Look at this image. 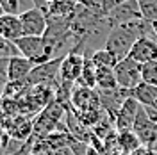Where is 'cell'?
I'll return each mask as SVG.
<instances>
[{
    "label": "cell",
    "mask_w": 157,
    "mask_h": 155,
    "mask_svg": "<svg viewBox=\"0 0 157 155\" xmlns=\"http://www.w3.org/2000/svg\"><path fill=\"white\" fill-rule=\"evenodd\" d=\"M14 45L18 47L20 54L23 57L29 59L34 66L45 64V62H48V61L57 57L54 48L50 47L48 41L45 39V36H23Z\"/></svg>",
    "instance_id": "cell-1"
},
{
    "label": "cell",
    "mask_w": 157,
    "mask_h": 155,
    "mask_svg": "<svg viewBox=\"0 0 157 155\" xmlns=\"http://www.w3.org/2000/svg\"><path fill=\"white\" fill-rule=\"evenodd\" d=\"M136 41L137 38L134 36V32L128 29L127 25H116V27H113L109 30V34L105 36L104 48L109 50L120 62L121 59L128 57V54H130V50H132Z\"/></svg>",
    "instance_id": "cell-2"
},
{
    "label": "cell",
    "mask_w": 157,
    "mask_h": 155,
    "mask_svg": "<svg viewBox=\"0 0 157 155\" xmlns=\"http://www.w3.org/2000/svg\"><path fill=\"white\" fill-rule=\"evenodd\" d=\"M86 41H78L75 43V47L71 50H68L63 57L61 62V70H59V78L64 80V82H71V84H77L82 68H84V59H86Z\"/></svg>",
    "instance_id": "cell-3"
},
{
    "label": "cell",
    "mask_w": 157,
    "mask_h": 155,
    "mask_svg": "<svg viewBox=\"0 0 157 155\" xmlns=\"http://www.w3.org/2000/svg\"><path fill=\"white\" fill-rule=\"evenodd\" d=\"M114 75H116L118 86L123 87V89H128V91H134L143 82L141 64L130 57H125L118 62L116 68H114Z\"/></svg>",
    "instance_id": "cell-4"
},
{
    "label": "cell",
    "mask_w": 157,
    "mask_h": 155,
    "mask_svg": "<svg viewBox=\"0 0 157 155\" xmlns=\"http://www.w3.org/2000/svg\"><path fill=\"white\" fill-rule=\"evenodd\" d=\"M70 104H71V107H73V111H75V112L102 109L98 89L82 87V86H78V84H75L73 91H71V100H70Z\"/></svg>",
    "instance_id": "cell-5"
},
{
    "label": "cell",
    "mask_w": 157,
    "mask_h": 155,
    "mask_svg": "<svg viewBox=\"0 0 157 155\" xmlns=\"http://www.w3.org/2000/svg\"><path fill=\"white\" fill-rule=\"evenodd\" d=\"M20 21H21L23 36H45L47 27H48L47 14L36 7H30V9L20 13Z\"/></svg>",
    "instance_id": "cell-6"
},
{
    "label": "cell",
    "mask_w": 157,
    "mask_h": 155,
    "mask_svg": "<svg viewBox=\"0 0 157 155\" xmlns=\"http://www.w3.org/2000/svg\"><path fill=\"white\" fill-rule=\"evenodd\" d=\"M98 95H100L102 109H104L109 116L113 118V121H114L118 111H120L121 105L125 104V100H127L128 96H132V91L123 89V87H114V89H98Z\"/></svg>",
    "instance_id": "cell-7"
},
{
    "label": "cell",
    "mask_w": 157,
    "mask_h": 155,
    "mask_svg": "<svg viewBox=\"0 0 157 155\" xmlns=\"http://www.w3.org/2000/svg\"><path fill=\"white\" fill-rule=\"evenodd\" d=\"M139 109H141V104L134 96H128L125 100V104L121 105V109L118 111L116 118H114V128L118 132H127V130L134 128Z\"/></svg>",
    "instance_id": "cell-8"
},
{
    "label": "cell",
    "mask_w": 157,
    "mask_h": 155,
    "mask_svg": "<svg viewBox=\"0 0 157 155\" xmlns=\"http://www.w3.org/2000/svg\"><path fill=\"white\" fill-rule=\"evenodd\" d=\"M134 134L139 137L143 148H148L154 141L157 139V128L154 125V121L150 119V116L147 114V109L141 105L139 112H137V118H136V123H134Z\"/></svg>",
    "instance_id": "cell-9"
},
{
    "label": "cell",
    "mask_w": 157,
    "mask_h": 155,
    "mask_svg": "<svg viewBox=\"0 0 157 155\" xmlns=\"http://www.w3.org/2000/svg\"><path fill=\"white\" fill-rule=\"evenodd\" d=\"M128 57L134 59L139 64H147L152 61H157V39L152 38H139L134 43Z\"/></svg>",
    "instance_id": "cell-10"
},
{
    "label": "cell",
    "mask_w": 157,
    "mask_h": 155,
    "mask_svg": "<svg viewBox=\"0 0 157 155\" xmlns=\"http://www.w3.org/2000/svg\"><path fill=\"white\" fill-rule=\"evenodd\" d=\"M139 18H141V13H139V7H137V0L118 4L113 9V13L109 14V21H111L113 27L123 25V23H128L132 20H139Z\"/></svg>",
    "instance_id": "cell-11"
},
{
    "label": "cell",
    "mask_w": 157,
    "mask_h": 155,
    "mask_svg": "<svg viewBox=\"0 0 157 155\" xmlns=\"http://www.w3.org/2000/svg\"><path fill=\"white\" fill-rule=\"evenodd\" d=\"M34 70V64L23 55H14L7 61V80L9 82H21L27 80L30 71Z\"/></svg>",
    "instance_id": "cell-12"
},
{
    "label": "cell",
    "mask_w": 157,
    "mask_h": 155,
    "mask_svg": "<svg viewBox=\"0 0 157 155\" xmlns=\"http://www.w3.org/2000/svg\"><path fill=\"white\" fill-rule=\"evenodd\" d=\"M0 36L16 43L20 38H23V29H21V21H20V14H4L0 18Z\"/></svg>",
    "instance_id": "cell-13"
},
{
    "label": "cell",
    "mask_w": 157,
    "mask_h": 155,
    "mask_svg": "<svg viewBox=\"0 0 157 155\" xmlns=\"http://www.w3.org/2000/svg\"><path fill=\"white\" fill-rule=\"evenodd\" d=\"M116 148L123 155H132L137 150H141L143 145H141L139 137L134 134V130H127V132H118L116 134Z\"/></svg>",
    "instance_id": "cell-14"
},
{
    "label": "cell",
    "mask_w": 157,
    "mask_h": 155,
    "mask_svg": "<svg viewBox=\"0 0 157 155\" xmlns=\"http://www.w3.org/2000/svg\"><path fill=\"white\" fill-rule=\"evenodd\" d=\"M78 4L75 0H54L50 2L48 18H73Z\"/></svg>",
    "instance_id": "cell-15"
},
{
    "label": "cell",
    "mask_w": 157,
    "mask_h": 155,
    "mask_svg": "<svg viewBox=\"0 0 157 155\" xmlns=\"http://www.w3.org/2000/svg\"><path fill=\"white\" fill-rule=\"evenodd\" d=\"M132 96L136 98L143 107H157V86L141 82L132 91Z\"/></svg>",
    "instance_id": "cell-16"
},
{
    "label": "cell",
    "mask_w": 157,
    "mask_h": 155,
    "mask_svg": "<svg viewBox=\"0 0 157 155\" xmlns=\"http://www.w3.org/2000/svg\"><path fill=\"white\" fill-rule=\"evenodd\" d=\"M7 130L9 137H14V139H27L30 136V132L34 130V125L30 123L25 116H18V118H13V123L11 125L4 127Z\"/></svg>",
    "instance_id": "cell-17"
},
{
    "label": "cell",
    "mask_w": 157,
    "mask_h": 155,
    "mask_svg": "<svg viewBox=\"0 0 157 155\" xmlns=\"http://www.w3.org/2000/svg\"><path fill=\"white\" fill-rule=\"evenodd\" d=\"M77 84L82 86V87L97 89V66H95V62L91 61V55H88V54H86L84 68H82V73H80V78H78Z\"/></svg>",
    "instance_id": "cell-18"
},
{
    "label": "cell",
    "mask_w": 157,
    "mask_h": 155,
    "mask_svg": "<svg viewBox=\"0 0 157 155\" xmlns=\"http://www.w3.org/2000/svg\"><path fill=\"white\" fill-rule=\"evenodd\" d=\"M118 86L114 68H97V89H114Z\"/></svg>",
    "instance_id": "cell-19"
},
{
    "label": "cell",
    "mask_w": 157,
    "mask_h": 155,
    "mask_svg": "<svg viewBox=\"0 0 157 155\" xmlns=\"http://www.w3.org/2000/svg\"><path fill=\"white\" fill-rule=\"evenodd\" d=\"M91 61L95 62L97 68H116L118 64V59L105 48L95 50L93 55H91Z\"/></svg>",
    "instance_id": "cell-20"
},
{
    "label": "cell",
    "mask_w": 157,
    "mask_h": 155,
    "mask_svg": "<svg viewBox=\"0 0 157 155\" xmlns=\"http://www.w3.org/2000/svg\"><path fill=\"white\" fill-rule=\"evenodd\" d=\"M137 7L143 20L150 23L157 21V0H137Z\"/></svg>",
    "instance_id": "cell-21"
},
{
    "label": "cell",
    "mask_w": 157,
    "mask_h": 155,
    "mask_svg": "<svg viewBox=\"0 0 157 155\" xmlns=\"http://www.w3.org/2000/svg\"><path fill=\"white\" fill-rule=\"evenodd\" d=\"M66 119H68V127H70V130H71V136H75L77 139H84V134H88V128L77 118V114L73 116L70 111H66Z\"/></svg>",
    "instance_id": "cell-22"
},
{
    "label": "cell",
    "mask_w": 157,
    "mask_h": 155,
    "mask_svg": "<svg viewBox=\"0 0 157 155\" xmlns=\"http://www.w3.org/2000/svg\"><path fill=\"white\" fill-rule=\"evenodd\" d=\"M141 77H143V82L157 86V61L141 64Z\"/></svg>",
    "instance_id": "cell-23"
},
{
    "label": "cell",
    "mask_w": 157,
    "mask_h": 155,
    "mask_svg": "<svg viewBox=\"0 0 157 155\" xmlns=\"http://www.w3.org/2000/svg\"><path fill=\"white\" fill-rule=\"evenodd\" d=\"M14 55H21L18 47L14 43L7 41L4 36H0V59H9V57H14Z\"/></svg>",
    "instance_id": "cell-24"
},
{
    "label": "cell",
    "mask_w": 157,
    "mask_h": 155,
    "mask_svg": "<svg viewBox=\"0 0 157 155\" xmlns=\"http://www.w3.org/2000/svg\"><path fill=\"white\" fill-rule=\"evenodd\" d=\"M2 7L7 14H18V7H20V0H0Z\"/></svg>",
    "instance_id": "cell-25"
},
{
    "label": "cell",
    "mask_w": 157,
    "mask_h": 155,
    "mask_svg": "<svg viewBox=\"0 0 157 155\" xmlns=\"http://www.w3.org/2000/svg\"><path fill=\"white\" fill-rule=\"evenodd\" d=\"M32 4H34V7H36V9H39L41 13H45V14H47V18H48L50 2H47V0H32Z\"/></svg>",
    "instance_id": "cell-26"
},
{
    "label": "cell",
    "mask_w": 157,
    "mask_h": 155,
    "mask_svg": "<svg viewBox=\"0 0 157 155\" xmlns=\"http://www.w3.org/2000/svg\"><path fill=\"white\" fill-rule=\"evenodd\" d=\"M7 139H9L7 130L0 125V148H6V146H7Z\"/></svg>",
    "instance_id": "cell-27"
},
{
    "label": "cell",
    "mask_w": 157,
    "mask_h": 155,
    "mask_svg": "<svg viewBox=\"0 0 157 155\" xmlns=\"http://www.w3.org/2000/svg\"><path fill=\"white\" fill-rule=\"evenodd\" d=\"M75 2H77L78 6H88V4L91 2V0H75Z\"/></svg>",
    "instance_id": "cell-28"
},
{
    "label": "cell",
    "mask_w": 157,
    "mask_h": 155,
    "mask_svg": "<svg viewBox=\"0 0 157 155\" xmlns=\"http://www.w3.org/2000/svg\"><path fill=\"white\" fill-rule=\"evenodd\" d=\"M152 27H154V32H155V38H157V21H154V23H152Z\"/></svg>",
    "instance_id": "cell-29"
},
{
    "label": "cell",
    "mask_w": 157,
    "mask_h": 155,
    "mask_svg": "<svg viewBox=\"0 0 157 155\" xmlns=\"http://www.w3.org/2000/svg\"><path fill=\"white\" fill-rule=\"evenodd\" d=\"M4 14H6V11H4V7H2V4H0V18H2Z\"/></svg>",
    "instance_id": "cell-30"
},
{
    "label": "cell",
    "mask_w": 157,
    "mask_h": 155,
    "mask_svg": "<svg viewBox=\"0 0 157 155\" xmlns=\"http://www.w3.org/2000/svg\"><path fill=\"white\" fill-rule=\"evenodd\" d=\"M123 2H130V0H116V4H123Z\"/></svg>",
    "instance_id": "cell-31"
},
{
    "label": "cell",
    "mask_w": 157,
    "mask_h": 155,
    "mask_svg": "<svg viewBox=\"0 0 157 155\" xmlns=\"http://www.w3.org/2000/svg\"><path fill=\"white\" fill-rule=\"evenodd\" d=\"M47 2H54V0H47Z\"/></svg>",
    "instance_id": "cell-32"
}]
</instances>
